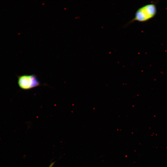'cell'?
Returning a JSON list of instances; mask_svg holds the SVG:
<instances>
[{
	"label": "cell",
	"mask_w": 167,
	"mask_h": 167,
	"mask_svg": "<svg viewBox=\"0 0 167 167\" xmlns=\"http://www.w3.org/2000/svg\"><path fill=\"white\" fill-rule=\"evenodd\" d=\"M157 8L154 3H149L143 6L136 11L135 16L130 23L135 21H146L154 17L156 14Z\"/></svg>",
	"instance_id": "obj_1"
},
{
	"label": "cell",
	"mask_w": 167,
	"mask_h": 167,
	"mask_svg": "<svg viewBox=\"0 0 167 167\" xmlns=\"http://www.w3.org/2000/svg\"><path fill=\"white\" fill-rule=\"evenodd\" d=\"M17 83L19 87L24 90H28L41 85L37 77L34 74L18 76Z\"/></svg>",
	"instance_id": "obj_2"
},
{
	"label": "cell",
	"mask_w": 167,
	"mask_h": 167,
	"mask_svg": "<svg viewBox=\"0 0 167 167\" xmlns=\"http://www.w3.org/2000/svg\"><path fill=\"white\" fill-rule=\"evenodd\" d=\"M54 164V162L52 163L51 164H50V165H49V167H52Z\"/></svg>",
	"instance_id": "obj_3"
}]
</instances>
